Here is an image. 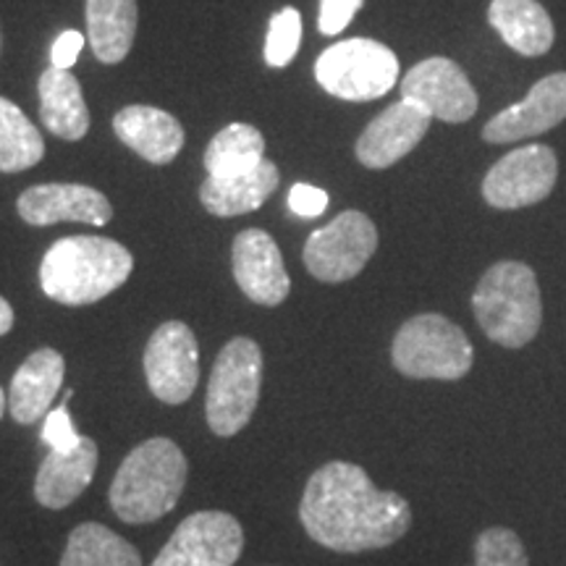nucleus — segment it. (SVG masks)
Here are the masks:
<instances>
[{
  "mask_svg": "<svg viewBox=\"0 0 566 566\" xmlns=\"http://www.w3.org/2000/svg\"><path fill=\"white\" fill-rule=\"evenodd\" d=\"M300 520L323 548L365 554L405 537L412 527V506L405 495L378 491L359 464L328 462L304 485Z\"/></svg>",
  "mask_w": 566,
  "mask_h": 566,
  "instance_id": "nucleus-1",
  "label": "nucleus"
},
{
  "mask_svg": "<svg viewBox=\"0 0 566 566\" xmlns=\"http://www.w3.org/2000/svg\"><path fill=\"white\" fill-rule=\"evenodd\" d=\"M134 258L124 244L105 237H63L40 263V286L53 302L82 307L124 286Z\"/></svg>",
  "mask_w": 566,
  "mask_h": 566,
  "instance_id": "nucleus-2",
  "label": "nucleus"
},
{
  "mask_svg": "<svg viewBox=\"0 0 566 566\" xmlns=\"http://www.w3.org/2000/svg\"><path fill=\"white\" fill-rule=\"evenodd\" d=\"M187 457L171 438L139 443L113 478V514L129 525H147L174 512L187 485Z\"/></svg>",
  "mask_w": 566,
  "mask_h": 566,
  "instance_id": "nucleus-3",
  "label": "nucleus"
},
{
  "mask_svg": "<svg viewBox=\"0 0 566 566\" xmlns=\"http://www.w3.org/2000/svg\"><path fill=\"white\" fill-rule=\"evenodd\" d=\"M472 313L493 344L522 349L543 325V300L530 265L501 260L491 265L472 294Z\"/></svg>",
  "mask_w": 566,
  "mask_h": 566,
  "instance_id": "nucleus-4",
  "label": "nucleus"
},
{
  "mask_svg": "<svg viewBox=\"0 0 566 566\" xmlns=\"http://www.w3.org/2000/svg\"><path fill=\"white\" fill-rule=\"evenodd\" d=\"M396 370L415 380H459L472 370L475 349L457 323L438 313H422L396 331L391 344Z\"/></svg>",
  "mask_w": 566,
  "mask_h": 566,
  "instance_id": "nucleus-5",
  "label": "nucleus"
},
{
  "mask_svg": "<svg viewBox=\"0 0 566 566\" xmlns=\"http://www.w3.org/2000/svg\"><path fill=\"white\" fill-rule=\"evenodd\" d=\"M263 388V349L247 336L231 338L212 365L205 417L218 438H231L250 424Z\"/></svg>",
  "mask_w": 566,
  "mask_h": 566,
  "instance_id": "nucleus-6",
  "label": "nucleus"
},
{
  "mask_svg": "<svg viewBox=\"0 0 566 566\" xmlns=\"http://www.w3.org/2000/svg\"><path fill=\"white\" fill-rule=\"evenodd\" d=\"M315 80L338 101H378L399 82V59L391 48L378 40H342L315 61Z\"/></svg>",
  "mask_w": 566,
  "mask_h": 566,
  "instance_id": "nucleus-7",
  "label": "nucleus"
},
{
  "mask_svg": "<svg viewBox=\"0 0 566 566\" xmlns=\"http://www.w3.org/2000/svg\"><path fill=\"white\" fill-rule=\"evenodd\" d=\"M378 250V229L365 212L344 210L323 229L310 233L302 260L323 283L357 279Z\"/></svg>",
  "mask_w": 566,
  "mask_h": 566,
  "instance_id": "nucleus-8",
  "label": "nucleus"
},
{
  "mask_svg": "<svg viewBox=\"0 0 566 566\" xmlns=\"http://www.w3.org/2000/svg\"><path fill=\"white\" fill-rule=\"evenodd\" d=\"M244 530L226 512H195L174 530L150 566H233L242 556Z\"/></svg>",
  "mask_w": 566,
  "mask_h": 566,
  "instance_id": "nucleus-9",
  "label": "nucleus"
},
{
  "mask_svg": "<svg viewBox=\"0 0 566 566\" xmlns=\"http://www.w3.org/2000/svg\"><path fill=\"white\" fill-rule=\"evenodd\" d=\"M558 179L556 153L546 145H525L504 155L483 179V197L495 210H520L543 202Z\"/></svg>",
  "mask_w": 566,
  "mask_h": 566,
  "instance_id": "nucleus-10",
  "label": "nucleus"
},
{
  "mask_svg": "<svg viewBox=\"0 0 566 566\" xmlns=\"http://www.w3.org/2000/svg\"><path fill=\"white\" fill-rule=\"evenodd\" d=\"M145 375L155 399L163 405H184L200 378V349L187 323L168 321L145 346Z\"/></svg>",
  "mask_w": 566,
  "mask_h": 566,
  "instance_id": "nucleus-11",
  "label": "nucleus"
},
{
  "mask_svg": "<svg viewBox=\"0 0 566 566\" xmlns=\"http://www.w3.org/2000/svg\"><path fill=\"white\" fill-rule=\"evenodd\" d=\"M401 97L420 105L430 118L446 124H464L475 116L478 92L464 69L451 59H424L399 82Z\"/></svg>",
  "mask_w": 566,
  "mask_h": 566,
  "instance_id": "nucleus-12",
  "label": "nucleus"
},
{
  "mask_svg": "<svg viewBox=\"0 0 566 566\" xmlns=\"http://www.w3.org/2000/svg\"><path fill=\"white\" fill-rule=\"evenodd\" d=\"M566 122V71L543 76L533 84L525 101L495 113L485 124L483 139L491 145H509L530 137H541Z\"/></svg>",
  "mask_w": 566,
  "mask_h": 566,
  "instance_id": "nucleus-13",
  "label": "nucleus"
},
{
  "mask_svg": "<svg viewBox=\"0 0 566 566\" xmlns=\"http://www.w3.org/2000/svg\"><path fill=\"white\" fill-rule=\"evenodd\" d=\"M233 279L244 296L263 307H279L289 296L292 279L283 265L279 244L263 229H244L231 247Z\"/></svg>",
  "mask_w": 566,
  "mask_h": 566,
  "instance_id": "nucleus-14",
  "label": "nucleus"
},
{
  "mask_svg": "<svg viewBox=\"0 0 566 566\" xmlns=\"http://www.w3.org/2000/svg\"><path fill=\"white\" fill-rule=\"evenodd\" d=\"M430 122L433 118L420 105L401 97L399 103L388 105L384 113H378L365 126V132L359 134L357 147H354L357 160L365 168H373V171L394 166V163H399L405 155H409L420 145L430 129Z\"/></svg>",
  "mask_w": 566,
  "mask_h": 566,
  "instance_id": "nucleus-15",
  "label": "nucleus"
},
{
  "mask_svg": "<svg viewBox=\"0 0 566 566\" xmlns=\"http://www.w3.org/2000/svg\"><path fill=\"white\" fill-rule=\"evenodd\" d=\"M17 210L30 226H53L63 221L105 226L113 218L108 197L87 184H38L19 195Z\"/></svg>",
  "mask_w": 566,
  "mask_h": 566,
  "instance_id": "nucleus-16",
  "label": "nucleus"
},
{
  "mask_svg": "<svg viewBox=\"0 0 566 566\" xmlns=\"http://www.w3.org/2000/svg\"><path fill=\"white\" fill-rule=\"evenodd\" d=\"M66 375V363L61 352H32L19 370L13 373L9 388V412L19 424H32L51 412L53 399L59 396Z\"/></svg>",
  "mask_w": 566,
  "mask_h": 566,
  "instance_id": "nucleus-17",
  "label": "nucleus"
},
{
  "mask_svg": "<svg viewBox=\"0 0 566 566\" xmlns=\"http://www.w3.org/2000/svg\"><path fill=\"white\" fill-rule=\"evenodd\" d=\"M113 132L153 166H168L184 147L181 124L153 105H126L113 118Z\"/></svg>",
  "mask_w": 566,
  "mask_h": 566,
  "instance_id": "nucleus-18",
  "label": "nucleus"
},
{
  "mask_svg": "<svg viewBox=\"0 0 566 566\" xmlns=\"http://www.w3.org/2000/svg\"><path fill=\"white\" fill-rule=\"evenodd\" d=\"M97 470V443L82 438V446L69 454L51 451L42 459L34 478V499L45 509H66L87 491Z\"/></svg>",
  "mask_w": 566,
  "mask_h": 566,
  "instance_id": "nucleus-19",
  "label": "nucleus"
},
{
  "mask_svg": "<svg viewBox=\"0 0 566 566\" xmlns=\"http://www.w3.org/2000/svg\"><path fill=\"white\" fill-rule=\"evenodd\" d=\"M281 184L279 166L271 160H263L258 168L242 176H208L200 187V202L210 216L233 218L254 212L263 208L268 197H271Z\"/></svg>",
  "mask_w": 566,
  "mask_h": 566,
  "instance_id": "nucleus-20",
  "label": "nucleus"
},
{
  "mask_svg": "<svg viewBox=\"0 0 566 566\" xmlns=\"http://www.w3.org/2000/svg\"><path fill=\"white\" fill-rule=\"evenodd\" d=\"M488 21L512 51L527 59L546 55L554 48V21L537 0H491Z\"/></svg>",
  "mask_w": 566,
  "mask_h": 566,
  "instance_id": "nucleus-21",
  "label": "nucleus"
},
{
  "mask_svg": "<svg viewBox=\"0 0 566 566\" xmlns=\"http://www.w3.org/2000/svg\"><path fill=\"white\" fill-rule=\"evenodd\" d=\"M40 118L59 139L76 142L90 132V108L84 103L82 84L71 71L45 69L40 82Z\"/></svg>",
  "mask_w": 566,
  "mask_h": 566,
  "instance_id": "nucleus-22",
  "label": "nucleus"
},
{
  "mask_svg": "<svg viewBox=\"0 0 566 566\" xmlns=\"http://www.w3.org/2000/svg\"><path fill=\"white\" fill-rule=\"evenodd\" d=\"M137 0H87V40L103 63H122L137 34Z\"/></svg>",
  "mask_w": 566,
  "mask_h": 566,
  "instance_id": "nucleus-23",
  "label": "nucleus"
},
{
  "mask_svg": "<svg viewBox=\"0 0 566 566\" xmlns=\"http://www.w3.org/2000/svg\"><path fill=\"white\" fill-rule=\"evenodd\" d=\"M265 160V137L252 124H229L210 139L205 150L208 176H242Z\"/></svg>",
  "mask_w": 566,
  "mask_h": 566,
  "instance_id": "nucleus-24",
  "label": "nucleus"
},
{
  "mask_svg": "<svg viewBox=\"0 0 566 566\" xmlns=\"http://www.w3.org/2000/svg\"><path fill=\"white\" fill-rule=\"evenodd\" d=\"M61 566H142L139 551L97 522H84L71 530Z\"/></svg>",
  "mask_w": 566,
  "mask_h": 566,
  "instance_id": "nucleus-25",
  "label": "nucleus"
},
{
  "mask_svg": "<svg viewBox=\"0 0 566 566\" xmlns=\"http://www.w3.org/2000/svg\"><path fill=\"white\" fill-rule=\"evenodd\" d=\"M45 158V142L38 126L17 103L0 97V174H19Z\"/></svg>",
  "mask_w": 566,
  "mask_h": 566,
  "instance_id": "nucleus-26",
  "label": "nucleus"
},
{
  "mask_svg": "<svg viewBox=\"0 0 566 566\" xmlns=\"http://www.w3.org/2000/svg\"><path fill=\"white\" fill-rule=\"evenodd\" d=\"M302 45V17L300 11L286 6L275 11L268 24L265 38V63L271 69H286L296 59Z\"/></svg>",
  "mask_w": 566,
  "mask_h": 566,
  "instance_id": "nucleus-27",
  "label": "nucleus"
},
{
  "mask_svg": "<svg viewBox=\"0 0 566 566\" xmlns=\"http://www.w3.org/2000/svg\"><path fill=\"white\" fill-rule=\"evenodd\" d=\"M475 566H530L525 543L509 527H488L475 537Z\"/></svg>",
  "mask_w": 566,
  "mask_h": 566,
  "instance_id": "nucleus-28",
  "label": "nucleus"
},
{
  "mask_svg": "<svg viewBox=\"0 0 566 566\" xmlns=\"http://www.w3.org/2000/svg\"><path fill=\"white\" fill-rule=\"evenodd\" d=\"M74 391L63 394V401L51 412L45 415V424H42V441L51 451H59V454H69V451H76L82 446V438L76 433L74 422H71L69 415V399Z\"/></svg>",
  "mask_w": 566,
  "mask_h": 566,
  "instance_id": "nucleus-29",
  "label": "nucleus"
},
{
  "mask_svg": "<svg viewBox=\"0 0 566 566\" xmlns=\"http://www.w3.org/2000/svg\"><path fill=\"white\" fill-rule=\"evenodd\" d=\"M365 0H321V17H317V30L325 38H336L346 27L352 24V19L357 17V11L363 9Z\"/></svg>",
  "mask_w": 566,
  "mask_h": 566,
  "instance_id": "nucleus-30",
  "label": "nucleus"
},
{
  "mask_svg": "<svg viewBox=\"0 0 566 566\" xmlns=\"http://www.w3.org/2000/svg\"><path fill=\"white\" fill-rule=\"evenodd\" d=\"M331 197L325 189L313 187V184H294L289 192V208L300 218H317L328 208Z\"/></svg>",
  "mask_w": 566,
  "mask_h": 566,
  "instance_id": "nucleus-31",
  "label": "nucleus"
},
{
  "mask_svg": "<svg viewBox=\"0 0 566 566\" xmlns=\"http://www.w3.org/2000/svg\"><path fill=\"white\" fill-rule=\"evenodd\" d=\"M82 48H84V38L80 32L76 30L61 32L59 40H55L51 48V66L69 71L76 63V59H80Z\"/></svg>",
  "mask_w": 566,
  "mask_h": 566,
  "instance_id": "nucleus-32",
  "label": "nucleus"
},
{
  "mask_svg": "<svg viewBox=\"0 0 566 566\" xmlns=\"http://www.w3.org/2000/svg\"><path fill=\"white\" fill-rule=\"evenodd\" d=\"M13 328V307L0 296V336H6Z\"/></svg>",
  "mask_w": 566,
  "mask_h": 566,
  "instance_id": "nucleus-33",
  "label": "nucleus"
},
{
  "mask_svg": "<svg viewBox=\"0 0 566 566\" xmlns=\"http://www.w3.org/2000/svg\"><path fill=\"white\" fill-rule=\"evenodd\" d=\"M6 407H9V396H6V394H3V388H0V417H3Z\"/></svg>",
  "mask_w": 566,
  "mask_h": 566,
  "instance_id": "nucleus-34",
  "label": "nucleus"
}]
</instances>
